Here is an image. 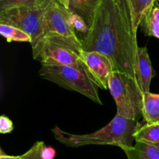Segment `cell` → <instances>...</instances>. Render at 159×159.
<instances>
[{
  "mask_svg": "<svg viewBox=\"0 0 159 159\" xmlns=\"http://www.w3.org/2000/svg\"><path fill=\"white\" fill-rule=\"evenodd\" d=\"M81 40L84 51L106 54L115 71L137 79L139 46L127 0H101L88 34Z\"/></svg>",
  "mask_w": 159,
  "mask_h": 159,
  "instance_id": "cell-1",
  "label": "cell"
},
{
  "mask_svg": "<svg viewBox=\"0 0 159 159\" xmlns=\"http://www.w3.org/2000/svg\"><path fill=\"white\" fill-rule=\"evenodd\" d=\"M137 120L127 119L116 114L105 127L93 133L73 134L67 133L57 126L51 130L56 140L67 147L78 148L85 145H114L124 149L133 146L134 134L139 126Z\"/></svg>",
  "mask_w": 159,
  "mask_h": 159,
  "instance_id": "cell-2",
  "label": "cell"
},
{
  "mask_svg": "<svg viewBox=\"0 0 159 159\" xmlns=\"http://www.w3.org/2000/svg\"><path fill=\"white\" fill-rule=\"evenodd\" d=\"M39 75L59 86L77 92L94 102L102 105L98 93V88L90 77L85 65H42Z\"/></svg>",
  "mask_w": 159,
  "mask_h": 159,
  "instance_id": "cell-3",
  "label": "cell"
},
{
  "mask_svg": "<svg viewBox=\"0 0 159 159\" xmlns=\"http://www.w3.org/2000/svg\"><path fill=\"white\" fill-rule=\"evenodd\" d=\"M109 90L116 105V114L138 121L142 116L143 96L137 79L115 71L109 81Z\"/></svg>",
  "mask_w": 159,
  "mask_h": 159,
  "instance_id": "cell-4",
  "label": "cell"
},
{
  "mask_svg": "<svg viewBox=\"0 0 159 159\" xmlns=\"http://www.w3.org/2000/svg\"><path fill=\"white\" fill-rule=\"evenodd\" d=\"M70 16L69 10L56 0H51L45 9L43 34L40 38L67 45L80 53L83 50L82 40L71 26Z\"/></svg>",
  "mask_w": 159,
  "mask_h": 159,
  "instance_id": "cell-5",
  "label": "cell"
},
{
  "mask_svg": "<svg viewBox=\"0 0 159 159\" xmlns=\"http://www.w3.org/2000/svg\"><path fill=\"white\" fill-rule=\"evenodd\" d=\"M45 9L16 7L0 11V24L15 26L26 32L32 39V45L43 34Z\"/></svg>",
  "mask_w": 159,
  "mask_h": 159,
  "instance_id": "cell-6",
  "label": "cell"
},
{
  "mask_svg": "<svg viewBox=\"0 0 159 159\" xmlns=\"http://www.w3.org/2000/svg\"><path fill=\"white\" fill-rule=\"evenodd\" d=\"M34 60L41 65H84L79 53L70 47L45 38H40L31 45Z\"/></svg>",
  "mask_w": 159,
  "mask_h": 159,
  "instance_id": "cell-7",
  "label": "cell"
},
{
  "mask_svg": "<svg viewBox=\"0 0 159 159\" xmlns=\"http://www.w3.org/2000/svg\"><path fill=\"white\" fill-rule=\"evenodd\" d=\"M79 57L96 85L102 89H109V81L115 71L111 59L102 53L84 50L80 51Z\"/></svg>",
  "mask_w": 159,
  "mask_h": 159,
  "instance_id": "cell-8",
  "label": "cell"
},
{
  "mask_svg": "<svg viewBox=\"0 0 159 159\" xmlns=\"http://www.w3.org/2000/svg\"><path fill=\"white\" fill-rule=\"evenodd\" d=\"M138 61L137 66V81L143 93L150 92V85L155 72L152 68L150 56L146 47L138 48Z\"/></svg>",
  "mask_w": 159,
  "mask_h": 159,
  "instance_id": "cell-9",
  "label": "cell"
},
{
  "mask_svg": "<svg viewBox=\"0 0 159 159\" xmlns=\"http://www.w3.org/2000/svg\"><path fill=\"white\" fill-rule=\"evenodd\" d=\"M100 0H68V10L80 16L90 28Z\"/></svg>",
  "mask_w": 159,
  "mask_h": 159,
  "instance_id": "cell-10",
  "label": "cell"
},
{
  "mask_svg": "<svg viewBox=\"0 0 159 159\" xmlns=\"http://www.w3.org/2000/svg\"><path fill=\"white\" fill-rule=\"evenodd\" d=\"M131 14L134 31L137 34L144 17L155 6V0H127Z\"/></svg>",
  "mask_w": 159,
  "mask_h": 159,
  "instance_id": "cell-11",
  "label": "cell"
},
{
  "mask_svg": "<svg viewBox=\"0 0 159 159\" xmlns=\"http://www.w3.org/2000/svg\"><path fill=\"white\" fill-rule=\"evenodd\" d=\"M142 116L147 124L159 123V94L144 93Z\"/></svg>",
  "mask_w": 159,
  "mask_h": 159,
  "instance_id": "cell-12",
  "label": "cell"
},
{
  "mask_svg": "<svg viewBox=\"0 0 159 159\" xmlns=\"http://www.w3.org/2000/svg\"><path fill=\"white\" fill-rule=\"evenodd\" d=\"M127 159H159V148L143 142L122 149Z\"/></svg>",
  "mask_w": 159,
  "mask_h": 159,
  "instance_id": "cell-13",
  "label": "cell"
},
{
  "mask_svg": "<svg viewBox=\"0 0 159 159\" xmlns=\"http://www.w3.org/2000/svg\"><path fill=\"white\" fill-rule=\"evenodd\" d=\"M134 138L136 142L146 143L159 147V123L139 124L134 134Z\"/></svg>",
  "mask_w": 159,
  "mask_h": 159,
  "instance_id": "cell-14",
  "label": "cell"
},
{
  "mask_svg": "<svg viewBox=\"0 0 159 159\" xmlns=\"http://www.w3.org/2000/svg\"><path fill=\"white\" fill-rule=\"evenodd\" d=\"M141 30L145 36L159 39V7L155 6L144 17L141 24Z\"/></svg>",
  "mask_w": 159,
  "mask_h": 159,
  "instance_id": "cell-15",
  "label": "cell"
},
{
  "mask_svg": "<svg viewBox=\"0 0 159 159\" xmlns=\"http://www.w3.org/2000/svg\"><path fill=\"white\" fill-rule=\"evenodd\" d=\"M0 34L4 37L6 41L10 42H27L32 43L30 36L15 26L6 24H0Z\"/></svg>",
  "mask_w": 159,
  "mask_h": 159,
  "instance_id": "cell-16",
  "label": "cell"
},
{
  "mask_svg": "<svg viewBox=\"0 0 159 159\" xmlns=\"http://www.w3.org/2000/svg\"><path fill=\"white\" fill-rule=\"evenodd\" d=\"M54 155V149L46 147L43 141H37L20 157L22 159H52Z\"/></svg>",
  "mask_w": 159,
  "mask_h": 159,
  "instance_id": "cell-17",
  "label": "cell"
},
{
  "mask_svg": "<svg viewBox=\"0 0 159 159\" xmlns=\"http://www.w3.org/2000/svg\"><path fill=\"white\" fill-rule=\"evenodd\" d=\"M51 0H0V11L16 7L45 9Z\"/></svg>",
  "mask_w": 159,
  "mask_h": 159,
  "instance_id": "cell-18",
  "label": "cell"
},
{
  "mask_svg": "<svg viewBox=\"0 0 159 159\" xmlns=\"http://www.w3.org/2000/svg\"><path fill=\"white\" fill-rule=\"evenodd\" d=\"M70 22H71V26H72L73 29L75 30L76 34H77V33H81L82 35V37H84L87 34H88L89 28L88 25L86 24L85 20H84L80 16L77 15V14L71 13V12Z\"/></svg>",
  "mask_w": 159,
  "mask_h": 159,
  "instance_id": "cell-19",
  "label": "cell"
},
{
  "mask_svg": "<svg viewBox=\"0 0 159 159\" xmlns=\"http://www.w3.org/2000/svg\"><path fill=\"white\" fill-rule=\"evenodd\" d=\"M14 125L12 121L8 116L2 115L0 116V132L1 134H9L13 130Z\"/></svg>",
  "mask_w": 159,
  "mask_h": 159,
  "instance_id": "cell-20",
  "label": "cell"
},
{
  "mask_svg": "<svg viewBox=\"0 0 159 159\" xmlns=\"http://www.w3.org/2000/svg\"><path fill=\"white\" fill-rule=\"evenodd\" d=\"M0 159H22L20 156H11V155H8L5 154L1 150V155H0Z\"/></svg>",
  "mask_w": 159,
  "mask_h": 159,
  "instance_id": "cell-21",
  "label": "cell"
},
{
  "mask_svg": "<svg viewBox=\"0 0 159 159\" xmlns=\"http://www.w3.org/2000/svg\"><path fill=\"white\" fill-rule=\"evenodd\" d=\"M56 1L68 10V0H56Z\"/></svg>",
  "mask_w": 159,
  "mask_h": 159,
  "instance_id": "cell-22",
  "label": "cell"
},
{
  "mask_svg": "<svg viewBox=\"0 0 159 159\" xmlns=\"http://www.w3.org/2000/svg\"><path fill=\"white\" fill-rule=\"evenodd\" d=\"M100 1H101V0H100ZM114 1H117V0H114Z\"/></svg>",
  "mask_w": 159,
  "mask_h": 159,
  "instance_id": "cell-23",
  "label": "cell"
},
{
  "mask_svg": "<svg viewBox=\"0 0 159 159\" xmlns=\"http://www.w3.org/2000/svg\"><path fill=\"white\" fill-rule=\"evenodd\" d=\"M158 2H159V0H158Z\"/></svg>",
  "mask_w": 159,
  "mask_h": 159,
  "instance_id": "cell-24",
  "label": "cell"
},
{
  "mask_svg": "<svg viewBox=\"0 0 159 159\" xmlns=\"http://www.w3.org/2000/svg\"><path fill=\"white\" fill-rule=\"evenodd\" d=\"M158 148H159V147H158Z\"/></svg>",
  "mask_w": 159,
  "mask_h": 159,
  "instance_id": "cell-25",
  "label": "cell"
}]
</instances>
